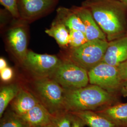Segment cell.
I'll return each mask as SVG.
<instances>
[{"mask_svg": "<svg viewBox=\"0 0 127 127\" xmlns=\"http://www.w3.org/2000/svg\"><path fill=\"white\" fill-rule=\"evenodd\" d=\"M0 3L15 19H19L17 0H0Z\"/></svg>", "mask_w": 127, "mask_h": 127, "instance_id": "obj_22", "label": "cell"}, {"mask_svg": "<svg viewBox=\"0 0 127 127\" xmlns=\"http://www.w3.org/2000/svg\"><path fill=\"white\" fill-rule=\"evenodd\" d=\"M9 47L18 61L23 64L27 52V35L26 29L22 25L11 28L7 34Z\"/></svg>", "mask_w": 127, "mask_h": 127, "instance_id": "obj_9", "label": "cell"}, {"mask_svg": "<svg viewBox=\"0 0 127 127\" xmlns=\"http://www.w3.org/2000/svg\"><path fill=\"white\" fill-rule=\"evenodd\" d=\"M49 127V126H41V127Z\"/></svg>", "mask_w": 127, "mask_h": 127, "instance_id": "obj_28", "label": "cell"}, {"mask_svg": "<svg viewBox=\"0 0 127 127\" xmlns=\"http://www.w3.org/2000/svg\"><path fill=\"white\" fill-rule=\"evenodd\" d=\"M88 41L84 32L75 30L69 31V45L71 49L79 47Z\"/></svg>", "mask_w": 127, "mask_h": 127, "instance_id": "obj_21", "label": "cell"}, {"mask_svg": "<svg viewBox=\"0 0 127 127\" xmlns=\"http://www.w3.org/2000/svg\"><path fill=\"white\" fill-rule=\"evenodd\" d=\"M118 0L124 5L127 9V0Z\"/></svg>", "mask_w": 127, "mask_h": 127, "instance_id": "obj_27", "label": "cell"}, {"mask_svg": "<svg viewBox=\"0 0 127 127\" xmlns=\"http://www.w3.org/2000/svg\"><path fill=\"white\" fill-rule=\"evenodd\" d=\"M126 36H127V32H126Z\"/></svg>", "mask_w": 127, "mask_h": 127, "instance_id": "obj_29", "label": "cell"}, {"mask_svg": "<svg viewBox=\"0 0 127 127\" xmlns=\"http://www.w3.org/2000/svg\"><path fill=\"white\" fill-rule=\"evenodd\" d=\"M0 127H30L19 115L12 110L5 114Z\"/></svg>", "mask_w": 127, "mask_h": 127, "instance_id": "obj_19", "label": "cell"}, {"mask_svg": "<svg viewBox=\"0 0 127 127\" xmlns=\"http://www.w3.org/2000/svg\"><path fill=\"white\" fill-rule=\"evenodd\" d=\"M127 61V36L108 41L102 62L115 66Z\"/></svg>", "mask_w": 127, "mask_h": 127, "instance_id": "obj_10", "label": "cell"}, {"mask_svg": "<svg viewBox=\"0 0 127 127\" xmlns=\"http://www.w3.org/2000/svg\"><path fill=\"white\" fill-rule=\"evenodd\" d=\"M65 90H74L90 84L88 72L70 59L62 60L50 76Z\"/></svg>", "mask_w": 127, "mask_h": 127, "instance_id": "obj_6", "label": "cell"}, {"mask_svg": "<svg viewBox=\"0 0 127 127\" xmlns=\"http://www.w3.org/2000/svg\"><path fill=\"white\" fill-rule=\"evenodd\" d=\"M56 19L71 30H79L85 33V28L81 18L72 8L60 7L57 9Z\"/></svg>", "mask_w": 127, "mask_h": 127, "instance_id": "obj_15", "label": "cell"}, {"mask_svg": "<svg viewBox=\"0 0 127 127\" xmlns=\"http://www.w3.org/2000/svg\"><path fill=\"white\" fill-rule=\"evenodd\" d=\"M45 32L53 38L60 47H65L69 45V31L65 25L56 19L50 27L46 30Z\"/></svg>", "mask_w": 127, "mask_h": 127, "instance_id": "obj_17", "label": "cell"}, {"mask_svg": "<svg viewBox=\"0 0 127 127\" xmlns=\"http://www.w3.org/2000/svg\"><path fill=\"white\" fill-rule=\"evenodd\" d=\"M21 87L12 83L1 88L0 91V117H1L9 104L18 95Z\"/></svg>", "mask_w": 127, "mask_h": 127, "instance_id": "obj_18", "label": "cell"}, {"mask_svg": "<svg viewBox=\"0 0 127 127\" xmlns=\"http://www.w3.org/2000/svg\"><path fill=\"white\" fill-rule=\"evenodd\" d=\"M88 8L108 41L126 35L127 9L118 0H86Z\"/></svg>", "mask_w": 127, "mask_h": 127, "instance_id": "obj_1", "label": "cell"}, {"mask_svg": "<svg viewBox=\"0 0 127 127\" xmlns=\"http://www.w3.org/2000/svg\"><path fill=\"white\" fill-rule=\"evenodd\" d=\"M61 62L56 56L28 50L23 64L35 78L50 77Z\"/></svg>", "mask_w": 127, "mask_h": 127, "instance_id": "obj_7", "label": "cell"}, {"mask_svg": "<svg viewBox=\"0 0 127 127\" xmlns=\"http://www.w3.org/2000/svg\"><path fill=\"white\" fill-rule=\"evenodd\" d=\"M33 89L40 102L52 114L65 110V89L50 77L35 78Z\"/></svg>", "mask_w": 127, "mask_h": 127, "instance_id": "obj_4", "label": "cell"}, {"mask_svg": "<svg viewBox=\"0 0 127 127\" xmlns=\"http://www.w3.org/2000/svg\"><path fill=\"white\" fill-rule=\"evenodd\" d=\"M59 0H17L20 19L30 21L52 12Z\"/></svg>", "mask_w": 127, "mask_h": 127, "instance_id": "obj_8", "label": "cell"}, {"mask_svg": "<svg viewBox=\"0 0 127 127\" xmlns=\"http://www.w3.org/2000/svg\"><path fill=\"white\" fill-rule=\"evenodd\" d=\"M54 115L39 103L26 114L20 116L30 127L49 125Z\"/></svg>", "mask_w": 127, "mask_h": 127, "instance_id": "obj_12", "label": "cell"}, {"mask_svg": "<svg viewBox=\"0 0 127 127\" xmlns=\"http://www.w3.org/2000/svg\"><path fill=\"white\" fill-rule=\"evenodd\" d=\"M95 112L109 119L118 127H127V103L119 102Z\"/></svg>", "mask_w": 127, "mask_h": 127, "instance_id": "obj_14", "label": "cell"}, {"mask_svg": "<svg viewBox=\"0 0 127 127\" xmlns=\"http://www.w3.org/2000/svg\"><path fill=\"white\" fill-rule=\"evenodd\" d=\"M40 101L33 94L21 88L18 95L10 103L11 110L18 115L26 114Z\"/></svg>", "mask_w": 127, "mask_h": 127, "instance_id": "obj_13", "label": "cell"}, {"mask_svg": "<svg viewBox=\"0 0 127 127\" xmlns=\"http://www.w3.org/2000/svg\"><path fill=\"white\" fill-rule=\"evenodd\" d=\"M118 67L121 78L127 81V61L120 64Z\"/></svg>", "mask_w": 127, "mask_h": 127, "instance_id": "obj_24", "label": "cell"}, {"mask_svg": "<svg viewBox=\"0 0 127 127\" xmlns=\"http://www.w3.org/2000/svg\"><path fill=\"white\" fill-rule=\"evenodd\" d=\"M89 83L120 97H127V81L120 75L118 67L101 62L88 72Z\"/></svg>", "mask_w": 127, "mask_h": 127, "instance_id": "obj_3", "label": "cell"}, {"mask_svg": "<svg viewBox=\"0 0 127 127\" xmlns=\"http://www.w3.org/2000/svg\"><path fill=\"white\" fill-rule=\"evenodd\" d=\"M71 113L80 118L85 125L89 127H118L109 119L95 111H84Z\"/></svg>", "mask_w": 127, "mask_h": 127, "instance_id": "obj_16", "label": "cell"}, {"mask_svg": "<svg viewBox=\"0 0 127 127\" xmlns=\"http://www.w3.org/2000/svg\"><path fill=\"white\" fill-rule=\"evenodd\" d=\"M53 115L49 127H72L73 114L71 112L64 110Z\"/></svg>", "mask_w": 127, "mask_h": 127, "instance_id": "obj_20", "label": "cell"}, {"mask_svg": "<svg viewBox=\"0 0 127 127\" xmlns=\"http://www.w3.org/2000/svg\"><path fill=\"white\" fill-rule=\"evenodd\" d=\"M108 44V41L101 39L88 41L71 49L68 59L89 72L102 62Z\"/></svg>", "mask_w": 127, "mask_h": 127, "instance_id": "obj_5", "label": "cell"}, {"mask_svg": "<svg viewBox=\"0 0 127 127\" xmlns=\"http://www.w3.org/2000/svg\"><path fill=\"white\" fill-rule=\"evenodd\" d=\"M7 66H8L6 60L3 58H0V71L6 68Z\"/></svg>", "mask_w": 127, "mask_h": 127, "instance_id": "obj_26", "label": "cell"}, {"mask_svg": "<svg viewBox=\"0 0 127 127\" xmlns=\"http://www.w3.org/2000/svg\"><path fill=\"white\" fill-rule=\"evenodd\" d=\"M85 125V124L80 118L73 114L72 127H84Z\"/></svg>", "mask_w": 127, "mask_h": 127, "instance_id": "obj_25", "label": "cell"}, {"mask_svg": "<svg viewBox=\"0 0 127 127\" xmlns=\"http://www.w3.org/2000/svg\"><path fill=\"white\" fill-rule=\"evenodd\" d=\"M13 76V70L12 68L8 66L0 71V79L3 82H7L10 81Z\"/></svg>", "mask_w": 127, "mask_h": 127, "instance_id": "obj_23", "label": "cell"}, {"mask_svg": "<svg viewBox=\"0 0 127 127\" xmlns=\"http://www.w3.org/2000/svg\"><path fill=\"white\" fill-rule=\"evenodd\" d=\"M120 97L95 85L74 90H65L64 107L70 112L97 111L120 102Z\"/></svg>", "mask_w": 127, "mask_h": 127, "instance_id": "obj_2", "label": "cell"}, {"mask_svg": "<svg viewBox=\"0 0 127 127\" xmlns=\"http://www.w3.org/2000/svg\"><path fill=\"white\" fill-rule=\"evenodd\" d=\"M81 18L85 28V34L88 41L95 39L107 40L104 32L101 29L93 18L90 10L82 5L72 7Z\"/></svg>", "mask_w": 127, "mask_h": 127, "instance_id": "obj_11", "label": "cell"}]
</instances>
